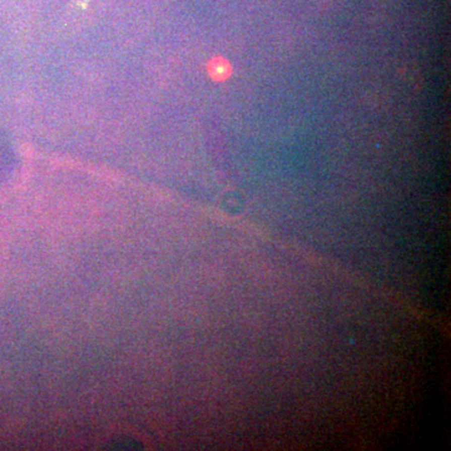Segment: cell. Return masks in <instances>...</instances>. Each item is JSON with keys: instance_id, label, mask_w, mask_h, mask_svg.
<instances>
[{"instance_id": "6da1fadb", "label": "cell", "mask_w": 451, "mask_h": 451, "mask_svg": "<svg viewBox=\"0 0 451 451\" xmlns=\"http://www.w3.org/2000/svg\"><path fill=\"white\" fill-rule=\"evenodd\" d=\"M99 0H72L67 9V20L73 25H83L93 20Z\"/></svg>"}, {"instance_id": "7a4b0ae2", "label": "cell", "mask_w": 451, "mask_h": 451, "mask_svg": "<svg viewBox=\"0 0 451 451\" xmlns=\"http://www.w3.org/2000/svg\"><path fill=\"white\" fill-rule=\"evenodd\" d=\"M208 74L216 82H223L231 76L232 67L223 56H216L208 63Z\"/></svg>"}]
</instances>
